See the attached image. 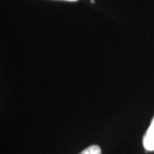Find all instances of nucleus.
Wrapping results in <instances>:
<instances>
[{
	"label": "nucleus",
	"instance_id": "nucleus-1",
	"mask_svg": "<svg viewBox=\"0 0 154 154\" xmlns=\"http://www.w3.org/2000/svg\"><path fill=\"white\" fill-rule=\"evenodd\" d=\"M143 146L147 151H154V117L143 136Z\"/></svg>",
	"mask_w": 154,
	"mask_h": 154
},
{
	"label": "nucleus",
	"instance_id": "nucleus-2",
	"mask_svg": "<svg viewBox=\"0 0 154 154\" xmlns=\"http://www.w3.org/2000/svg\"><path fill=\"white\" fill-rule=\"evenodd\" d=\"M79 154H101V149L97 145H90Z\"/></svg>",
	"mask_w": 154,
	"mask_h": 154
},
{
	"label": "nucleus",
	"instance_id": "nucleus-3",
	"mask_svg": "<svg viewBox=\"0 0 154 154\" xmlns=\"http://www.w3.org/2000/svg\"><path fill=\"white\" fill-rule=\"evenodd\" d=\"M62 1H71V2H74V1H77V0H62Z\"/></svg>",
	"mask_w": 154,
	"mask_h": 154
}]
</instances>
